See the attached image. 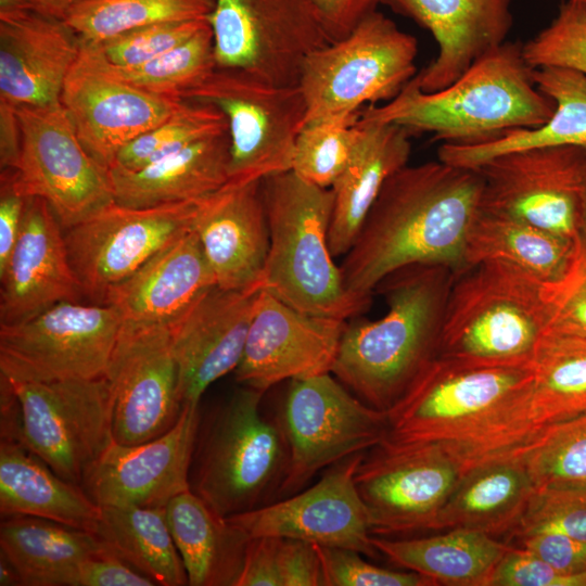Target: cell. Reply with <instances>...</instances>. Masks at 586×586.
<instances>
[{
	"mask_svg": "<svg viewBox=\"0 0 586 586\" xmlns=\"http://www.w3.org/2000/svg\"><path fill=\"white\" fill-rule=\"evenodd\" d=\"M229 133L208 137L145 167L109 168L114 201L131 207L201 200L229 181Z\"/></svg>",
	"mask_w": 586,
	"mask_h": 586,
	"instance_id": "obj_30",
	"label": "cell"
},
{
	"mask_svg": "<svg viewBox=\"0 0 586 586\" xmlns=\"http://www.w3.org/2000/svg\"><path fill=\"white\" fill-rule=\"evenodd\" d=\"M533 78L537 88L555 103V111L545 124L508 130L479 142H444L437 151L438 160L475 169L497 155L522 149L577 146L586 150V75L566 67L544 66L534 68Z\"/></svg>",
	"mask_w": 586,
	"mask_h": 586,
	"instance_id": "obj_31",
	"label": "cell"
},
{
	"mask_svg": "<svg viewBox=\"0 0 586 586\" xmlns=\"http://www.w3.org/2000/svg\"><path fill=\"white\" fill-rule=\"evenodd\" d=\"M31 10L29 0H0V18L14 17Z\"/></svg>",
	"mask_w": 586,
	"mask_h": 586,
	"instance_id": "obj_59",
	"label": "cell"
},
{
	"mask_svg": "<svg viewBox=\"0 0 586 586\" xmlns=\"http://www.w3.org/2000/svg\"><path fill=\"white\" fill-rule=\"evenodd\" d=\"M477 169L440 160L405 165L384 183L341 270L347 291L367 304L391 273L411 265H442L459 276L482 209Z\"/></svg>",
	"mask_w": 586,
	"mask_h": 586,
	"instance_id": "obj_2",
	"label": "cell"
},
{
	"mask_svg": "<svg viewBox=\"0 0 586 586\" xmlns=\"http://www.w3.org/2000/svg\"><path fill=\"white\" fill-rule=\"evenodd\" d=\"M27 201L15 183L13 169L1 170L0 275L4 271L20 235Z\"/></svg>",
	"mask_w": 586,
	"mask_h": 586,
	"instance_id": "obj_54",
	"label": "cell"
},
{
	"mask_svg": "<svg viewBox=\"0 0 586 586\" xmlns=\"http://www.w3.org/2000/svg\"><path fill=\"white\" fill-rule=\"evenodd\" d=\"M346 322L300 311L262 289L235 380L265 393L284 380L331 373Z\"/></svg>",
	"mask_w": 586,
	"mask_h": 586,
	"instance_id": "obj_22",
	"label": "cell"
},
{
	"mask_svg": "<svg viewBox=\"0 0 586 586\" xmlns=\"http://www.w3.org/2000/svg\"><path fill=\"white\" fill-rule=\"evenodd\" d=\"M183 100L209 103L225 115L229 180H260L292 169L307 112L298 86H276L244 72L216 68Z\"/></svg>",
	"mask_w": 586,
	"mask_h": 586,
	"instance_id": "obj_9",
	"label": "cell"
},
{
	"mask_svg": "<svg viewBox=\"0 0 586 586\" xmlns=\"http://www.w3.org/2000/svg\"><path fill=\"white\" fill-rule=\"evenodd\" d=\"M488 586H586V571L563 572L521 547H509Z\"/></svg>",
	"mask_w": 586,
	"mask_h": 586,
	"instance_id": "obj_50",
	"label": "cell"
},
{
	"mask_svg": "<svg viewBox=\"0 0 586 586\" xmlns=\"http://www.w3.org/2000/svg\"><path fill=\"white\" fill-rule=\"evenodd\" d=\"M358 133V120L305 124L295 141L292 170L310 183L331 188L344 169Z\"/></svg>",
	"mask_w": 586,
	"mask_h": 586,
	"instance_id": "obj_44",
	"label": "cell"
},
{
	"mask_svg": "<svg viewBox=\"0 0 586 586\" xmlns=\"http://www.w3.org/2000/svg\"><path fill=\"white\" fill-rule=\"evenodd\" d=\"M200 423L199 404H188L176 424L153 440L135 445L113 440L88 467L80 486L99 507H165L191 488Z\"/></svg>",
	"mask_w": 586,
	"mask_h": 586,
	"instance_id": "obj_20",
	"label": "cell"
},
{
	"mask_svg": "<svg viewBox=\"0 0 586 586\" xmlns=\"http://www.w3.org/2000/svg\"><path fill=\"white\" fill-rule=\"evenodd\" d=\"M270 244L263 289L295 309L347 320L369 304L346 289L329 245L334 196L292 169L260 179Z\"/></svg>",
	"mask_w": 586,
	"mask_h": 586,
	"instance_id": "obj_5",
	"label": "cell"
},
{
	"mask_svg": "<svg viewBox=\"0 0 586 586\" xmlns=\"http://www.w3.org/2000/svg\"><path fill=\"white\" fill-rule=\"evenodd\" d=\"M227 131V119L216 106L183 100L164 122L127 143L113 165L137 170L200 140Z\"/></svg>",
	"mask_w": 586,
	"mask_h": 586,
	"instance_id": "obj_42",
	"label": "cell"
},
{
	"mask_svg": "<svg viewBox=\"0 0 586 586\" xmlns=\"http://www.w3.org/2000/svg\"><path fill=\"white\" fill-rule=\"evenodd\" d=\"M364 454L354 455L305 491L228 519L250 538L276 536L373 557L367 509L355 484Z\"/></svg>",
	"mask_w": 586,
	"mask_h": 586,
	"instance_id": "obj_21",
	"label": "cell"
},
{
	"mask_svg": "<svg viewBox=\"0 0 586 586\" xmlns=\"http://www.w3.org/2000/svg\"><path fill=\"white\" fill-rule=\"evenodd\" d=\"M262 289L215 285L170 327L182 406L200 404L209 385L237 369Z\"/></svg>",
	"mask_w": 586,
	"mask_h": 586,
	"instance_id": "obj_23",
	"label": "cell"
},
{
	"mask_svg": "<svg viewBox=\"0 0 586 586\" xmlns=\"http://www.w3.org/2000/svg\"><path fill=\"white\" fill-rule=\"evenodd\" d=\"M105 378L113 396V440L135 445L178 421L182 404L168 326L123 322Z\"/></svg>",
	"mask_w": 586,
	"mask_h": 586,
	"instance_id": "obj_18",
	"label": "cell"
},
{
	"mask_svg": "<svg viewBox=\"0 0 586 586\" xmlns=\"http://www.w3.org/2000/svg\"><path fill=\"white\" fill-rule=\"evenodd\" d=\"M214 0H84L64 18L80 41L95 43L139 27L207 18Z\"/></svg>",
	"mask_w": 586,
	"mask_h": 586,
	"instance_id": "obj_40",
	"label": "cell"
},
{
	"mask_svg": "<svg viewBox=\"0 0 586 586\" xmlns=\"http://www.w3.org/2000/svg\"><path fill=\"white\" fill-rule=\"evenodd\" d=\"M80 48L62 20L34 10L0 18V102L13 107L60 102Z\"/></svg>",
	"mask_w": 586,
	"mask_h": 586,
	"instance_id": "obj_26",
	"label": "cell"
},
{
	"mask_svg": "<svg viewBox=\"0 0 586 586\" xmlns=\"http://www.w3.org/2000/svg\"><path fill=\"white\" fill-rule=\"evenodd\" d=\"M34 11L64 21L69 11L84 0H29Z\"/></svg>",
	"mask_w": 586,
	"mask_h": 586,
	"instance_id": "obj_58",
	"label": "cell"
},
{
	"mask_svg": "<svg viewBox=\"0 0 586 586\" xmlns=\"http://www.w3.org/2000/svg\"><path fill=\"white\" fill-rule=\"evenodd\" d=\"M281 586H324L315 545L279 537Z\"/></svg>",
	"mask_w": 586,
	"mask_h": 586,
	"instance_id": "obj_53",
	"label": "cell"
},
{
	"mask_svg": "<svg viewBox=\"0 0 586 586\" xmlns=\"http://www.w3.org/2000/svg\"><path fill=\"white\" fill-rule=\"evenodd\" d=\"M433 35L436 58L413 80L437 91L458 79L477 59L501 46L512 26V0H383Z\"/></svg>",
	"mask_w": 586,
	"mask_h": 586,
	"instance_id": "obj_27",
	"label": "cell"
},
{
	"mask_svg": "<svg viewBox=\"0 0 586 586\" xmlns=\"http://www.w3.org/2000/svg\"><path fill=\"white\" fill-rule=\"evenodd\" d=\"M373 449L354 476L372 535L430 530L463 475L462 466L430 444Z\"/></svg>",
	"mask_w": 586,
	"mask_h": 586,
	"instance_id": "obj_17",
	"label": "cell"
},
{
	"mask_svg": "<svg viewBox=\"0 0 586 586\" xmlns=\"http://www.w3.org/2000/svg\"><path fill=\"white\" fill-rule=\"evenodd\" d=\"M532 368V407L542 426L586 413V337L546 331Z\"/></svg>",
	"mask_w": 586,
	"mask_h": 586,
	"instance_id": "obj_39",
	"label": "cell"
},
{
	"mask_svg": "<svg viewBox=\"0 0 586 586\" xmlns=\"http://www.w3.org/2000/svg\"><path fill=\"white\" fill-rule=\"evenodd\" d=\"M371 542L392 562L436 585L488 586L495 568L510 547L491 534L466 528L411 539L372 535Z\"/></svg>",
	"mask_w": 586,
	"mask_h": 586,
	"instance_id": "obj_36",
	"label": "cell"
},
{
	"mask_svg": "<svg viewBox=\"0 0 586 586\" xmlns=\"http://www.w3.org/2000/svg\"><path fill=\"white\" fill-rule=\"evenodd\" d=\"M533 381L532 362L437 356L386 411L381 444L434 445L456 459L464 473L519 455L546 428L533 411Z\"/></svg>",
	"mask_w": 586,
	"mask_h": 586,
	"instance_id": "obj_1",
	"label": "cell"
},
{
	"mask_svg": "<svg viewBox=\"0 0 586 586\" xmlns=\"http://www.w3.org/2000/svg\"><path fill=\"white\" fill-rule=\"evenodd\" d=\"M533 72L522 44L506 41L447 87L423 91L412 78L395 98L367 106L359 116L431 132L443 143L488 140L551 117L555 103L537 88Z\"/></svg>",
	"mask_w": 586,
	"mask_h": 586,
	"instance_id": "obj_4",
	"label": "cell"
},
{
	"mask_svg": "<svg viewBox=\"0 0 586 586\" xmlns=\"http://www.w3.org/2000/svg\"><path fill=\"white\" fill-rule=\"evenodd\" d=\"M547 331L586 337V234L579 232L563 273L543 285Z\"/></svg>",
	"mask_w": 586,
	"mask_h": 586,
	"instance_id": "obj_48",
	"label": "cell"
},
{
	"mask_svg": "<svg viewBox=\"0 0 586 586\" xmlns=\"http://www.w3.org/2000/svg\"><path fill=\"white\" fill-rule=\"evenodd\" d=\"M237 586H281L279 537L250 539Z\"/></svg>",
	"mask_w": 586,
	"mask_h": 586,
	"instance_id": "obj_55",
	"label": "cell"
},
{
	"mask_svg": "<svg viewBox=\"0 0 586 586\" xmlns=\"http://www.w3.org/2000/svg\"><path fill=\"white\" fill-rule=\"evenodd\" d=\"M5 378L20 405L21 444L59 476L80 485L88 467L113 442V396L106 378Z\"/></svg>",
	"mask_w": 586,
	"mask_h": 586,
	"instance_id": "obj_13",
	"label": "cell"
},
{
	"mask_svg": "<svg viewBox=\"0 0 586 586\" xmlns=\"http://www.w3.org/2000/svg\"><path fill=\"white\" fill-rule=\"evenodd\" d=\"M107 549L95 533L42 518L8 517L0 525L1 555L23 586H69L84 560Z\"/></svg>",
	"mask_w": 586,
	"mask_h": 586,
	"instance_id": "obj_35",
	"label": "cell"
},
{
	"mask_svg": "<svg viewBox=\"0 0 586 586\" xmlns=\"http://www.w3.org/2000/svg\"><path fill=\"white\" fill-rule=\"evenodd\" d=\"M578 1H581L582 3L586 5V0H578Z\"/></svg>",
	"mask_w": 586,
	"mask_h": 586,
	"instance_id": "obj_62",
	"label": "cell"
},
{
	"mask_svg": "<svg viewBox=\"0 0 586 586\" xmlns=\"http://www.w3.org/2000/svg\"><path fill=\"white\" fill-rule=\"evenodd\" d=\"M535 488L522 455L481 463L461 476L430 530L510 533Z\"/></svg>",
	"mask_w": 586,
	"mask_h": 586,
	"instance_id": "obj_32",
	"label": "cell"
},
{
	"mask_svg": "<svg viewBox=\"0 0 586 586\" xmlns=\"http://www.w3.org/2000/svg\"><path fill=\"white\" fill-rule=\"evenodd\" d=\"M153 579L139 572L110 549L84 560L69 586H153Z\"/></svg>",
	"mask_w": 586,
	"mask_h": 586,
	"instance_id": "obj_51",
	"label": "cell"
},
{
	"mask_svg": "<svg viewBox=\"0 0 586 586\" xmlns=\"http://www.w3.org/2000/svg\"><path fill=\"white\" fill-rule=\"evenodd\" d=\"M324 586H432L430 578L416 572H398L366 561L347 548L315 545Z\"/></svg>",
	"mask_w": 586,
	"mask_h": 586,
	"instance_id": "obj_49",
	"label": "cell"
},
{
	"mask_svg": "<svg viewBox=\"0 0 586 586\" xmlns=\"http://www.w3.org/2000/svg\"><path fill=\"white\" fill-rule=\"evenodd\" d=\"M199 202L131 207L114 201L66 229L65 242L82 294L102 303L113 286L192 227Z\"/></svg>",
	"mask_w": 586,
	"mask_h": 586,
	"instance_id": "obj_15",
	"label": "cell"
},
{
	"mask_svg": "<svg viewBox=\"0 0 586 586\" xmlns=\"http://www.w3.org/2000/svg\"><path fill=\"white\" fill-rule=\"evenodd\" d=\"M216 68L298 86L306 58L330 43L313 0H214Z\"/></svg>",
	"mask_w": 586,
	"mask_h": 586,
	"instance_id": "obj_11",
	"label": "cell"
},
{
	"mask_svg": "<svg viewBox=\"0 0 586 586\" xmlns=\"http://www.w3.org/2000/svg\"><path fill=\"white\" fill-rule=\"evenodd\" d=\"M207 24V18L157 23L100 42L86 43L93 46L102 59L113 66L136 67L183 43Z\"/></svg>",
	"mask_w": 586,
	"mask_h": 586,
	"instance_id": "obj_47",
	"label": "cell"
},
{
	"mask_svg": "<svg viewBox=\"0 0 586 586\" xmlns=\"http://www.w3.org/2000/svg\"><path fill=\"white\" fill-rule=\"evenodd\" d=\"M417 39L377 10L344 38L311 52L298 87L305 124H353L366 104L395 98L416 75Z\"/></svg>",
	"mask_w": 586,
	"mask_h": 586,
	"instance_id": "obj_8",
	"label": "cell"
},
{
	"mask_svg": "<svg viewBox=\"0 0 586 586\" xmlns=\"http://www.w3.org/2000/svg\"><path fill=\"white\" fill-rule=\"evenodd\" d=\"M358 125L352 154L331 187L329 245L334 257L351 250L385 181L408 164L411 152L408 129L360 116Z\"/></svg>",
	"mask_w": 586,
	"mask_h": 586,
	"instance_id": "obj_29",
	"label": "cell"
},
{
	"mask_svg": "<svg viewBox=\"0 0 586 586\" xmlns=\"http://www.w3.org/2000/svg\"><path fill=\"white\" fill-rule=\"evenodd\" d=\"M289 448L280 495L298 492L321 469L383 442L385 411L375 409L323 373L291 380L279 421Z\"/></svg>",
	"mask_w": 586,
	"mask_h": 586,
	"instance_id": "obj_12",
	"label": "cell"
},
{
	"mask_svg": "<svg viewBox=\"0 0 586 586\" xmlns=\"http://www.w3.org/2000/svg\"><path fill=\"white\" fill-rule=\"evenodd\" d=\"M319 20L330 39L347 36L383 0H313Z\"/></svg>",
	"mask_w": 586,
	"mask_h": 586,
	"instance_id": "obj_56",
	"label": "cell"
},
{
	"mask_svg": "<svg viewBox=\"0 0 586 586\" xmlns=\"http://www.w3.org/2000/svg\"><path fill=\"white\" fill-rule=\"evenodd\" d=\"M215 285V276L191 227L113 286L102 303L114 306L123 322L171 327Z\"/></svg>",
	"mask_w": 586,
	"mask_h": 586,
	"instance_id": "obj_28",
	"label": "cell"
},
{
	"mask_svg": "<svg viewBox=\"0 0 586 586\" xmlns=\"http://www.w3.org/2000/svg\"><path fill=\"white\" fill-rule=\"evenodd\" d=\"M519 546L556 569L577 573L586 571V542L570 536L542 532L517 537Z\"/></svg>",
	"mask_w": 586,
	"mask_h": 586,
	"instance_id": "obj_52",
	"label": "cell"
},
{
	"mask_svg": "<svg viewBox=\"0 0 586 586\" xmlns=\"http://www.w3.org/2000/svg\"><path fill=\"white\" fill-rule=\"evenodd\" d=\"M15 110L22 145L13 176L27 199H43L64 229L114 202L109 169L85 149L61 101Z\"/></svg>",
	"mask_w": 586,
	"mask_h": 586,
	"instance_id": "obj_14",
	"label": "cell"
},
{
	"mask_svg": "<svg viewBox=\"0 0 586 586\" xmlns=\"http://www.w3.org/2000/svg\"><path fill=\"white\" fill-rule=\"evenodd\" d=\"M102 61L113 75L124 81L144 91L179 100H183L187 92L216 69L209 23L183 43L140 66L116 67Z\"/></svg>",
	"mask_w": 586,
	"mask_h": 586,
	"instance_id": "obj_41",
	"label": "cell"
},
{
	"mask_svg": "<svg viewBox=\"0 0 586 586\" xmlns=\"http://www.w3.org/2000/svg\"><path fill=\"white\" fill-rule=\"evenodd\" d=\"M95 534L111 552L149 576L156 585H188L165 507L106 506Z\"/></svg>",
	"mask_w": 586,
	"mask_h": 586,
	"instance_id": "obj_38",
	"label": "cell"
},
{
	"mask_svg": "<svg viewBox=\"0 0 586 586\" xmlns=\"http://www.w3.org/2000/svg\"><path fill=\"white\" fill-rule=\"evenodd\" d=\"M60 101L85 149L109 169L127 143L164 122L183 100L124 81L91 44L81 42Z\"/></svg>",
	"mask_w": 586,
	"mask_h": 586,
	"instance_id": "obj_19",
	"label": "cell"
},
{
	"mask_svg": "<svg viewBox=\"0 0 586 586\" xmlns=\"http://www.w3.org/2000/svg\"><path fill=\"white\" fill-rule=\"evenodd\" d=\"M192 230L217 286L227 290L262 286L270 235L260 180H229L200 200Z\"/></svg>",
	"mask_w": 586,
	"mask_h": 586,
	"instance_id": "obj_24",
	"label": "cell"
},
{
	"mask_svg": "<svg viewBox=\"0 0 586 586\" xmlns=\"http://www.w3.org/2000/svg\"><path fill=\"white\" fill-rule=\"evenodd\" d=\"M455 278L442 265H411L387 276L375 290L387 311L346 322L331 373L367 405L391 409L438 356Z\"/></svg>",
	"mask_w": 586,
	"mask_h": 586,
	"instance_id": "obj_3",
	"label": "cell"
},
{
	"mask_svg": "<svg viewBox=\"0 0 586 586\" xmlns=\"http://www.w3.org/2000/svg\"><path fill=\"white\" fill-rule=\"evenodd\" d=\"M522 456L536 487L586 482V413L547 425Z\"/></svg>",
	"mask_w": 586,
	"mask_h": 586,
	"instance_id": "obj_43",
	"label": "cell"
},
{
	"mask_svg": "<svg viewBox=\"0 0 586 586\" xmlns=\"http://www.w3.org/2000/svg\"><path fill=\"white\" fill-rule=\"evenodd\" d=\"M165 510L188 585L237 586L249 535L191 488L170 499Z\"/></svg>",
	"mask_w": 586,
	"mask_h": 586,
	"instance_id": "obj_34",
	"label": "cell"
},
{
	"mask_svg": "<svg viewBox=\"0 0 586 586\" xmlns=\"http://www.w3.org/2000/svg\"><path fill=\"white\" fill-rule=\"evenodd\" d=\"M0 279V323L4 324L23 322L84 295L62 226L43 199H28L20 235Z\"/></svg>",
	"mask_w": 586,
	"mask_h": 586,
	"instance_id": "obj_25",
	"label": "cell"
},
{
	"mask_svg": "<svg viewBox=\"0 0 586 586\" xmlns=\"http://www.w3.org/2000/svg\"><path fill=\"white\" fill-rule=\"evenodd\" d=\"M0 513L37 517L95 533L101 508L21 443L0 444Z\"/></svg>",
	"mask_w": 586,
	"mask_h": 586,
	"instance_id": "obj_33",
	"label": "cell"
},
{
	"mask_svg": "<svg viewBox=\"0 0 586 586\" xmlns=\"http://www.w3.org/2000/svg\"><path fill=\"white\" fill-rule=\"evenodd\" d=\"M522 49L533 68L559 66L586 75V5L578 0H564L550 24Z\"/></svg>",
	"mask_w": 586,
	"mask_h": 586,
	"instance_id": "obj_46",
	"label": "cell"
},
{
	"mask_svg": "<svg viewBox=\"0 0 586 586\" xmlns=\"http://www.w3.org/2000/svg\"><path fill=\"white\" fill-rule=\"evenodd\" d=\"M543 283L499 263L470 267L451 285L438 356L532 362L547 331Z\"/></svg>",
	"mask_w": 586,
	"mask_h": 586,
	"instance_id": "obj_7",
	"label": "cell"
},
{
	"mask_svg": "<svg viewBox=\"0 0 586 586\" xmlns=\"http://www.w3.org/2000/svg\"><path fill=\"white\" fill-rule=\"evenodd\" d=\"M0 585L16 586L21 585V581L13 565L1 555L0 557Z\"/></svg>",
	"mask_w": 586,
	"mask_h": 586,
	"instance_id": "obj_60",
	"label": "cell"
},
{
	"mask_svg": "<svg viewBox=\"0 0 586 586\" xmlns=\"http://www.w3.org/2000/svg\"><path fill=\"white\" fill-rule=\"evenodd\" d=\"M586 150L543 146L497 155L477 169L482 211L575 239L581 231Z\"/></svg>",
	"mask_w": 586,
	"mask_h": 586,
	"instance_id": "obj_16",
	"label": "cell"
},
{
	"mask_svg": "<svg viewBox=\"0 0 586 586\" xmlns=\"http://www.w3.org/2000/svg\"><path fill=\"white\" fill-rule=\"evenodd\" d=\"M22 145V135L15 107L0 102V167L15 169Z\"/></svg>",
	"mask_w": 586,
	"mask_h": 586,
	"instance_id": "obj_57",
	"label": "cell"
},
{
	"mask_svg": "<svg viewBox=\"0 0 586 586\" xmlns=\"http://www.w3.org/2000/svg\"><path fill=\"white\" fill-rule=\"evenodd\" d=\"M263 395L237 390L199 429L191 489L224 518L269 504L286 475L285 436L279 422L263 415Z\"/></svg>",
	"mask_w": 586,
	"mask_h": 586,
	"instance_id": "obj_6",
	"label": "cell"
},
{
	"mask_svg": "<svg viewBox=\"0 0 586 586\" xmlns=\"http://www.w3.org/2000/svg\"><path fill=\"white\" fill-rule=\"evenodd\" d=\"M586 234V158L583 169L582 180V202H581V231Z\"/></svg>",
	"mask_w": 586,
	"mask_h": 586,
	"instance_id": "obj_61",
	"label": "cell"
},
{
	"mask_svg": "<svg viewBox=\"0 0 586 586\" xmlns=\"http://www.w3.org/2000/svg\"><path fill=\"white\" fill-rule=\"evenodd\" d=\"M552 532L586 542V482L536 487L515 527L520 537Z\"/></svg>",
	"mask_w": 586,
	"mask_h": 586,
	"instance_id": "obj_45",
	"label": "cell"
},
{
	"mask_svg": "<svg viewBox=\"0 0 586 586\" xmlns=\"http://www.w3.org/2000/svg\"><path fill=\"white\" fill-rule=\"evenodd\" d=\"M123 318L112 305L60 302L23 322L0 323V373L37 382L105 377Z\"/></svg>",
	"mask_w": 586,
	"mask_h": 586,
	"instance_id": "obj_10",
	"label": "cell"
},
{
	"mask_svg": "<svg viewBox=\"0 0 586 586\" xmlns=\"http://www.w3.org/2000/svg\"><path fill=\"white\" fill-rule=\"evenodd\" d=\"M574 240L481 209L468 235L466 264L468 269L484 263L504 264L547 284L565 270Z\"/></svg>",
	"mask_w": 586,
	"mask_h": 586,
	"instance_id": "obj_37",
	"label": "cell"
}]
</instances>
